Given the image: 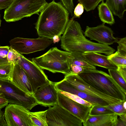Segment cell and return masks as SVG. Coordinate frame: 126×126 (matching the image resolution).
<instances>
[{
    "mask_svg": "<svg viewBox=\"0 0 126 126\" xmlns=\"http://www.w3.org/2000/svg\"><path fill=\"white\" fill-rule=\"evenodd\" d=\"M69 15L60 2L53 0L47 3L41 11L35 24L39 37L52 40L55 36L60 38L69 21Z\"/></svg>",
    "mask_w": 126,
    "mask_h": 126,
    "instance_id": "obj_1",
    "label": "cell"
},
{
    "mask_svg": "<svg viewBox=\"0 0 126 126\" xmlns=\"http://www.w3.org/2000/svg\"><path fill=\"white\" fill-rule=\"evenodd\" d=\"M85 82L100 92L121 100H126L124 92L110 76L101 71L85 68L78 74Z\"/></svg>",
    "mask_w": 126,
    "mask_h": 126,
    "instance_id": "obj_2",
    "label": "cell"
},
{
    "mask_svg": "<svg viewBox=\"0 0 126 126\" xmlns=\"http://www.w3.org/2000/svg\"><path fill=\"white\" fill-rule=\"evenodd\" d=\"M71 53L51 48L43 55L32 59V61L42 69L53 73H60L65 75L72 72L69 62Z\"/></svg>",
    "mask_w": 126,
    "mask_h": 126,
    "instance_id": "obj_3",
    "label": "cell"
},
{
    "mask_svg": "<svg viewBox=\"0 0 126 126\" xmlns=\"http://www.w3.org/2000/svg\"><path fill=\"white\" fill-rule=\"evenodd\" d=\"M47 3L46 0H13L5 9L4 19L7 22H15L38 14Z\"/></svg>",
    "mask_w": 126,
    "mask_h": 126,
    "instance_id": "obj_4",
    "label": "cell"
},
{
    "mask_svg": "<svg viewBox=\"0 0 126 126\" xmlns=\"http://www.w3.org/2000/svg\"><path fill=\"white\" fill-rule=\"evenodd\" d=\"M2 93L8 103L23 106L29 110L38 105L33 95L23 91L10 80L0 79V94Z\"/></svg>",
    "mask_w": 126,
    "mask_h": 126,
    "instance_id": "obj_5",
    "label": "cell"
},
{
    "mask_svg": "<svg viewBox=\"0 0 126 126\" xmlns=\"http://www.w3.org/2000/svg\"><path fill=\"white\" fill-rule=\"evenodd\" d=\"M48 107L46 117L48 126H82L77 117L58 104Z\"/></svg>",
    "mask_w": 126,
    "mask_h": 126,
    "instance_id": "obj_6",
    "label": "cell"
},
{
    "mask_svg": "<svg viewBox=\"0 0 126 126\" xmlns=\"http://www.w3.org/2000/svg\"><path fill=\"white\" fill-rule=\"evenodd\" d=\"M10 47L21 54H28L43 50L53 42V40L43 37L30 39L19 37L9 42Z\"/></svg>",
    "mask_w": 126,
    "mask_h": 126,
    "instance_id": "obj_7",
    "label": "cell"
},
{
    "mask_svg": "<svg viewBox=\"0 0 126 126\" xmlns=\"http://www.w3.org/2000/svg\"><path fill=\"white\" fill-rule=\"evenodd\" d=\"M61 46L66 51L81 54L94 52L104 53L108 56L115 50L108 45L94 42L86 38L72 43L61 44Z\"/></svg>",
    "mask_w": 126,
    "mask_h": 126,
    "instance_id": "obj_8",
    "label": "cell"
},
{
    "mask_svg": "<svg viewBox=\"0 0 126 126\" xmlns=\"http://www.w3.org/2000/svg\"><path fill=\"white\" fill-rule=\"evenodd\" d=\"M16 63L27 73L33 93L50 81L42 69L20 53L19 59Z\"/></svg>",
    "mask_w": 126,
    "mask_h": 126,
    "instance_id": "obj_9",
    "label": "cell"
},
{
    "mask_svg": "<svg viewBox=\"0 0 126 126\" xmlns=\"http://www.w3.org/2000/svg\"><path fill=\"white\" fill-rule=\"evenodd\" d=\"M30 110L20 105L9 103L4 114L7 126H33Z\"/></svg>",
    "mask_w": 126,
    "mask_h": 126,
    "instance_id": "obj_10",
    "label": "cell"
},
{
    "mask_svg": "<svg viewBox=\"0 0 126 126\" xmlns=\"http://www.w3.org/2000/svg\"><path fill=\"white\" fill-rule=\"evenodd\" d=\"M64 79L77 89L92 96L102 99L109 104L122 101L100 92L85 82L78 74L72 72L65 75Z\"/></svg>",
    "mask_w": 126,
    "mask_h": 126,
    "instance_id": "obj_11",
    "label": "cell"
},
{
    "mask_svg": "<svg viewBox=\"0 0 126 126\" xmlns=\"http://www.w3.org/2000/svg\"><path fill=\"white\" fill-rule=\"evenodd\" d=\"M113 34L111 29L105 25L103 23L95 27L87 26L84 32L85 36L96 41L99 43L107 45L112 44L118 41V39L114 37Z\"/></svg>",
    "mask_w": 126,
    "mask_h": 126,
    "instance_id": "obj_12",
    "label": "cell"
},
{
    "mask_svg": "<svg viewBox=\"0 0 126 126\" xmlns=\"http://www.w3.org/2000/svg\"><path fill=\"white\" fill-rule=\"evenodd\" d=\"M58 104L80 120L83 123L86 121L92 107L77 102L58 91Z\"/></svg>",
    "mask_w": 126,
    "mask_h": 126,
    "instance_id": "obj_13",
    "label": "cell"
},
{
    "mask_svg": "<svg viewBox=\"0 0 126 126\" xmlns=\"http://www.w3.org/2000/svg\"><path fill=\"white\" fill-rule=\"evenodd\" d=\"M39 88L33 94L38 105L48 107L58 104V91L55 87V82L50 81Z\"/></svg>",
    "mask_w": 126,
    "mask_h": 126,
    "instance_id": "obj_14",
    "label": "cell"
},
{
    "mask_svg": "<svg viewBox=\"0 0 126 126\" xmlns=\"http://www.w3.org/2000/svg\"><path fill=\"white\" fill-rule=\"evenodd\" d=\"M55 87L57 91L76 95L94 105L105 106L109 104L102 99L92 96L77 89L64 79L59 82H55Z\"/></svg>",
    "mask_w": 126,
    "mask_h": 126,
    "instance_id": "obj_15",
    "label": "cell"
},
{
    "mask_svg": "<svg viewBox=\"0 0 126 126\" xmlns=\"http://www.w3.org/2000/svg\"><path fill=\"white\" fill-rule=\"evenodd\" d=\"M10 81L23 91L28 94H33V92L27 73L17 63L14 65Z\"/></svg>",
    "mask_w": 126,
    "mask_h": 126,
    "instance_id": "obj_16",
    "label": "cell"
},
{
    "mask_svg": "<svg viewBox=\"0 0 126 126\" xmlns=\"http://www.w3.org/2000/svg\"><path fill=\"white\" fill-rule=\"evenodd\" d=\"M79 23L73 19L69 20L61 36V44L73 43L86 39Z\"/></svg>",
    "mask_w": 126,
    "mask_h": 126,
    "instance_id": "obj_17",
    "label": "cell"
},
{
    "mask_svg": "<svg viewBox=\"0 0 126 126\" xmlns=\"http://www.w3.org/2000/svg\"><path fill=\"white\" fill-rule=\"evenodd\" d=\"M76 53L91 65L101 67L108 69H117V66L108 59V56L104 55L94 52H87L82 54Z\"/></svg>",
    "mask_w": 126,
    "mask_h": 126,
    "instance_id": "obj_18",
    "label": "cell"
},
{
    "mask_svg": "<svg viewBox=\"0 0 126 126\" xmlns=\"http://www.w3.org/2000/svg\"><path fill=\"white\" fill-rule=\"evenodd\" d=\"M118 116L115 113L91 116L89 115L84 126H116Z\"/></svg>",
    "mask_w": 126,
    "mask_h": 126,
    "instance_id": "obj_19",
    "label": "cell"
},
{
    "mask_svg": "<svg viewBox=\"0 0 126 126\" xmlns=\"http://www.w3.org/2000/svg\"><path fill=\"white\" fill-rule=\"evenodd\" d=\"M105 3L112 14L123 18L126 10V0H106Z\"/></svg>",
    "mask_w": 126,
    "mask_h": 126,
    "instance_id": "obj_20",
    "label": "cell"
},
{
    "mask_svg": "<svg viewBox=\"0 0 126 126\" xmlns=\"http://www.w3.org/2000/svg\"><path fill=\"white\" fill-rule=\"evenodd\" d=\"M99 17L102 21L111 25L115 22L113 14L103 1L98 7Z\"/></svg>",
    "mask_w": 126,
    "mask_h": 126,
    "instance_id": "obj_21",
    "label": "cell"
},
{
    "mask_svg": "<svg viewBox=\"0 0 126 126\" xmlns=\"http://www.w3.org/2000/svg\"><path fill=\"white\" fill-rule=\"evenodd\" d=\"M47 110L31 112L30 119L33 126H48L46 114Z\"/></svg>",
    "mask_w": 126,
    "mask_h": 126,
    "instance_id": "obj_22",
    "label": "cell"
},
{
    "mask_svg": "<svg viewBox=\"0 0 126 126\" xmlns=\"http://www.w3.org/2000/svg\"><path fill=\"white\" fill-rule=\"evenodd\" d=\"M69 59L70 65L73 64L81 66L85 68L95 69V67L91 65L81 57L77 53L71 52Z\"/></svg>",
    "mask_w": 126,
    "mask_h": 126,
    "instance_id": "obj_23",
    "label": "cell"
},
{
    "mask_svg": "<svg viewBox=\"0 0 126 126\" xmlns=\"http://www.w3.org/2000/svg\"><path fill=\"white\" fill-rule=\"evenodd\" d=\"M14 66L13 63L0 65V79L11 80Z\"/></svg>",
    "mask_w": 126,
    "mask_h": 126,
    "instance_id": "obj_24",
    "label": "cell"
},
{
    "mask_svg": "<svg viewBox=\"0 0 126 126\" xmlns=\"http://www.w3.org/2000/svg\"><path fill=\"white\" fill-rule=\"evenodd\" d=\"M110 75L122 90L126 93V82L117 70L109 69Z\"/></svg>",
    "mask_w": 126,
    "mask_h": 126,
    "instance_id": "obj_25",
    "label": "cell"
},
{
    "mask_svg": "<svg viewBox=\"0 0 126 126\" xmlns=\"http://www.w3.org/2000/svg\"><path fill=\"white\" fill-rule=\"evenodd\" d=\"M113 113H114L105 106L94 105L91 107L89 115L94 116Z\"/></svg>",
    "mask_w": 126,
    "mask_h": 126,
    "instance_id": "obj_26",
    "label": "cell"
},
{
    "mask_svg": "<svg viewBox=\"0 0 126 126\" xmlns=\"http://www.w3.org/2000/svg\"><path fill=\"white\" fill-rule=\"evenodd\" d=\"M108 56V59L117 66H126V56L119 54L117 51Z\"/></svg>",
    "mask_w": 126,
    "mask_h": 126,
    "instance_id": "obj_27",
    "label": "cell"
},
{
    "mask_svg": "<svg viewBox=\"0 0 126 126\" xmlns=\"http://www.w3.org/2000/svg\"><path fill=\"white\" fill-rule=\"evenodd\" d=\"M125 101L126 100L121 101L105 106L117 115L126 114V109L123 107L124 103Z\"/></svg>",
    "mask_w": 126,
    "mask_h": 126,
    "instance_id": "obj_28",
    "label": "cell"
},
{
    "mask_svg": "<svg viewBox=\"0 0 126 126\" xmlns=\"http://www.w3.org/2000/svg\"><path fill=\"white\" fill-rule=\"evenodd\" d=\"M104 0H78L79 3L83 5L84 8L87 11L94 10L101 2Z\"/></svg>",
    "mask_w": 126,
    "mask_h": 126,
    "instance_id": "obj_29",
    "label": "cell"
},
{
    "mask_svg": "<svg viewBox=\"0 0 126 126\" xmlns=\"http://www.w3.org/2000/svg\"><path fill=\"white\" fill-rule=\"evenodd\" d=\"M74 101L84 105L92 107L94 105L82 99L77 95L61 91H57Z\"/></svg>",
    "mask_w": 126,
    "mask_h": 126,
    "instance_id": "obj_30",
    "label": "cell"
},
{
    "mask_svg": "<svg viewBox=\"0 0 126 126\" xmlns=\"http://www.w3.org/2000/svg\"><path fill=\"white\" fill-rule=\"evenodd\" d=\"M19 57V53L10 47L7 54V58L9 63H13L14 65L16 63Z\"/></svg>",
    "mask_w": 126,
    "mask_h": 126,
    "instance_id": "obj_31",
    "label": "cell"
},
{
    "mask_svg": "<svg viewBox=\"0 0 126 126\" xmlns=\"http://www.w3.org/2000/svg\"><path fill=\"white\" fill-rule=\"evenodd\" d=\"M10 48L8 46H0V65L9 63L7 59V55Z\"/></svg>",
    "mask_w": 126,
    "mask_h": 126,
    "instance_id": "obj_32",
    "label": "cell"
},
{
    "mask_svg": "<svg viewBox=\"0 0 126 126\" xmlns=\"http://www.w3.org/2000/svg\"><path fill=\"white\" fill-rule=\"evenodd\" d=\"M117 43L118 44L117 52L119 54L126 56V37L120 39Z\"/></svg>",
    "mask_w": 126,
    "mask_h": 126,
    "instance_id": "obj_33",
    "label": "cell"
},
{
    "mask_svg": "<svg viewBox=\"0 0 126 126\" xmlns=\"http://www.w3.org/2000/svg\"><path fill=\"white\" fill-rule=\"evenodd\" d=\"M84 8L82 5L79 3L74 9V16L71 19H73L79 17L83 13Z\"/></svg>",
    "mask_w": 126,
    "mask_h": 126,
    "instance_id": "obj_34",
    "label": "cell"
},
{
    "mask_svg": "<svg viewBox=\"0 0 126 126\" xmlns=\"http://www.w3.org/2000/svg\"><path fill=\"white\" fill-rule=\"evenodd\" d=\"M119 117L117 119L116 126H126V114L118 115Z\"/></svg>",
    "mask_w": 126,
    "mask_h": 126,
    "instance_id": "obj_35",
    "label": "cell"
},
{
    "mask_svg": "<svg viewBox=\"0 0 126 126\" xmlns=\"http://www.w3.org/2000/svg\"><path fill=\"white\" fill-rule=\"evenodd\" d=\"M70 68L72 73L76 74H78L83 72L85 68L82 66L76 65L71 64Z\"/></svg>",
    "mask_w": 126,
    "mask_h": 126,
    "instance_id": "obj_36",
    "label": "cell"
},
{
    "mask_svg": "<svg viewBox=\"0 0 126 126\" xmlns=\"http://www.w3.org/2000/svg\"><path fill=\"white\" fill-rule=\"evenodd\" d=\"M117 70L124 79L126 81V66H118Z\"/></svg>",
    "mask_w": 126,
    "mask_h": 126,
    "instance_id": "obj_37",
    "label": "cell"
},
{
    "mask_svg": "<svg viewBox=\"0 0 126 126\" xmlns=\"http://www.w3.org/2000/svg\"><path fill=\"white\" fill-rule=\"evenodd\" d=\"M13 0H0V10L7 8Z\"/></svg>",
    "mask_w": 126,
    "mask_h": 126,
    "instance_id": "obj_38",
    "label": "cell"
},
{
    "mask_svg": "<svg viewBox=\"0 0 126 126\" xmlns=\"http://www.w3.org/2000/svg\"><path fill=\"white\" fill-rule=\"evenodd\" d=\"M0 126H7L4 114L0 115Z\"/></svg>",
    "mask_w": 126,
    "mask_h": 126,
    "instance_id": "obj_39",
    "label": "cell"
},
{
    "mask_svg": "<svg viewBox=\"0 0 126 126\" xmlns=\"http://www.w3.org/2000/svg\"><path fill=\"white\" fill-rule=\"evenodd\" d=\"M7 103H8V101L6 99L3 94H0V104Z\"/></svg>",
    "mask_w": 126,
    "mask_h": 126,
    "instance_id": "obj_40",
    "label": "cell"
},
{
    "mask_svg": "<svg viewBox=\"0 0 126 126\" xmlns=\"http://www.w3.org/2000/svg\"><path fill=\"white\" fill-rule=\"evenodd\" d=\"M8 104V103H7L0 104V115L4 114L3 111L1 110V109L5 107Z\"/></svg>",
    "mask_w": 126,
    "mask_h": 126,
    "instance_id": "obj_41",
    "label": "cell"
},
{
    "mask_svg": "<svg viewBox=\"0 0 126 126\" xmlns=\"http://www.w3.org/2000/svg\"><path fill=\"white\" fill-rule=\"evenodd\" d=\"M0 16L1 15H0V27L1 26V20L0 19Z\"/></svg>",
    "mask_w": 126,
    "mask_h": 126,
    "instance_id": "obj_42",
    "label": "cell"
}]
</instances>
